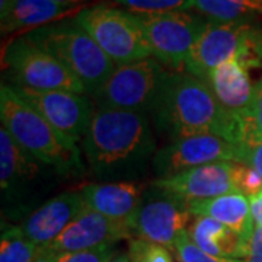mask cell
<instances>
[{"label":"cell","instance_id":"obj_1","mask_svg":"<svg viewBox=\"0 0 262 262\" xmlns=\"http://www.w3.org/2000/svg\"><path fill=\"white\" fill-rule=\"evenodd\" d=\"M82 149L99 182L141 181L158 151L149 115L118 110H95Z\"/></svg>","mask_w":262,"mask_h":262},{"label":"cell","instance_id":"obj_2","mask_svg":"<svg viewBox=\"0 0 262 262\" xmlns=\"http://www.w3.org/2000/svg\"><path fill=\"white\" fill-rule=\"evenodd\" d=\"M150 120L170 141L219 136L242 146V127L217 102L208 84L185 72H170Z\"/></svg>","mask_w":262,"mask_h":262},{"label":"cell","instance_id":"obj_3","mask_svg":"<svg viewBox=\"0 0 262 262\" xmlns=\"http://www.w3.org/2000/svg\"><path fill=\"white\" fill-rule=\"evenodd\" d=\"M0 121L20 149L61 177L83 170L76 143L63 137L12 84L0 88Z\"/></svg>","mask_w":262,"mask_h":262},{"label":"cell","instance_id":"obj_4","mask_svg":"<svg viewBox=\"0 0 262 262\" xmlns=\"http://www.w3.org/2000/svg\"><path fill=\"white\" fill-rule=\"evenodd\" d=\"M31 42L56 57L80 80L86 95L96 94L117 69L76 19H61L25 34Z\"/></svg>","mask_w":262,"mask_h":262},{"label":"cell","instance_id":"obj_5","mask_svg":"<svg viewBox=\"0 0 262 262\" xmlns=\"http://www.w3.org/2000/svg\"><path fill=\"white\" fill-rule=\"evenodd\" d=\"M237 58L248 69L262 66V34L252 24L210 20L189 51L184 70L206 80L215 67Z\"/></svg>","mask_w":262,"mask_h":262},{"label":"cell","instance_id":"obj_6","mask_svg":"<svg viewBox=\"0 0 262 262\" xmlns=\"http://www.w3.org/2000/svg\"><path fill=\"white\" fill-rule=\"evenodd\" d=\"M169 75L168 67L155 57L118 66L102 88L91 96V101L96 110L133 111L150 117Z\"/></svg>","mask_w":262,"mask_h":262},{"label":"cell","instance_id":"obj_7","mask_svg":"<svg viewBox=\"0 0 262 262\" xmlns=\"http://www.w3.org/2000/svg\"><path fill=\"white\" fill-rule=\"evenodd\" d=\"M75 19L117 67L151 57V50L137 15L128 10L95 5L79 10Z\"/></svg>","mask_w":262,"mask_h":262},{"label":"cell","instance_id":"obj_8","mask_svg":"<svg viewBox=\"0 0 262 262\" xmlns=\"http://www.w3.org/2000/svg\"><path fill=\"white\" fill-rule=\"evenodd\" d=\"M54 175L61 177L56 169L34 159L25 153L13 141L9 133L2 127L0 130V187L2 200L6 204V211L10 217L19 219L25 210L32 206L35 192L47 187L46 179Z\"/></svg>","mask_w":262,"mask_h":262},{"label":"cell","instance_id":"obj_9","mask_svg":"<svg viewBox=\"0 0 262 262\" xmlns=\"http://www.w3.org/2000/svg\"><path fill=\"white\" fill-rule=\"evenodd\" d=\"M12 84L37 91H66L86 95L83 84L56 57L31 42L27 35L13 38L3 51Z\"/></svg>","mask_w":262,"mask_h":262},{"label":"cell","instance_id":"obj_10","mask_svg":"<svg viewBox=\"0 0 262 262\" xmlns=\"http://www.w3.org/2000/svg\"><path fill=\"white\" fill-rule=\"evenodd\" d=\"M189 203L160 188L149 187L127 225L136 237L173 249L178 237L189 227Z\"/></svg>","mask_w":262,"mask_h":262},{"label":"cell","instance_id":"obj_11","mask_svg":"<svg viewBox=\"0 0 262 262\" xmlns=\"http://www.w3.org/2000/svg\"><path fill=\"white\" fill-rule=\"evenodd\" d=\"M151 57L173 72L184 69L189 51L206 29V16L184 12H169L160 15H137Z\"/></svg>","mask_w":262,"mask_h":262},{"label":"cell","instance_id":"obj_12","mask_svg":"<svg viewBox=\"0 0 262 262\" xmlns=\"http://www.w3.org/2000/svg\"><path fill=\"white\" fill-rule=\"evenodd\" d=\"M244 147L219 136H196L170 141L156 151L151 168L158 178H169L188 169L217 163H242Z\"/></svg>","mask_w":262,"mask_h":262},{"label":"cell","instance_id":"obj_13","mask_svg":"<svg viewBox=\"0 0 262 262\" xmlns=\"http://www.w3.org/2000/svg\"><path fill=\"white\" fill-rule=\"evenodd\" d=\"M29 105H32L67 140L77 143L94 118V102L83 94L66 91H37L20 84H12Z\"/></svg>","mask_w":262,"mask_h":262},{"label":"cell","instance_id":"obj_14","mask_svg":"<svg viewBox=\"0 0 262 262\" xmlns=\"http://www.w3.org/2000/svg\"><path fill=\"white\" fill-rule=\"evenodd\" d=\"M131 234L127 222L108 219L86 207L83 213L76 217L54 242L44 248L56 252L89 251L103 246H115L120 241L130 239Z\"/></svg>","mask_w":262,"mask_h":262},{"label":"cell","instance_id":"obj_15","mask_svg":"<svg viewBox=\"0 0 262 262\" xmlns=\"http://www.w3.org/2000/svg\"><path fill=\"white\" fill-rule=\"evenodd\" d=\"M234 162H217L179 172L169 178H156L153 187L181 196L188 203L237 192L233 179Z\"/></svg>","mask_w":262,"mask_h":262},{"label":"cell","instance_id":"obj_16","mask_svg":"<svg viewBox=\"0 0 262 262\" xmlns=\"http://www.w3.org/2000/svg\"><path fill=\"white\" fill-rule=\"evenodd\" d=\"M80 191H66L47 200L24 220L20 229L34 244L44 248L54 242L86 208Z\"/></svg>","mask_w":262,"mask_h":262},{"label":"cell","instance_id":"obj_17","mask_svg":"<svg viewBox=\"0 0 262 262\" xmlns=\"http://www.w3.org/2000/svg\"><path fill=\"white\" fill-rule=\"evenodd\" d=\"M248 70L241 60L233 58L215 67L204 80L223 111L241 127L252 106L255 95V84L251 82Z\"/></svg>","mask_w":262,"mask_h":262},{"label":"cell","instance_id":"obj_18","mask_svg":"<svg viewBox=\"0 0 262 262\" xmlns=\"http://www.w3.org/2000/svg\"><path fill=\"white\" fill-rule=\"evenodd\" d=\"M149 184L144 181L120 182H91L80 187L86 206L108 219L127 222L137 206Z\"/></svg>","mask_w":262,"mask_h":262},{"label":"cell","instance_id":"obj_19","mask_svg":"<svg viewBox=\"0 0 262 262\" xmlns=\"http://www.w3.org/2000/svg\"><path fill=\"white\" fill-rule=\"evenodd\" d=\"M189 210L194 217H210L230 227L249 245L255 230L249 196L241 192H230L210 200L189 203Z\"/></svg>","mask_w":262,"mask_h":262},{"label":"cell","instance_id":"obj_20","mask_svg":"<svg viewBox=\"0 0 262 262\" xmlns=\"http://www.w3.org/2000/svg\"><path fill=\"white\" fill-rule=\"evenodd\" d=\"M188 234L201 251L217 258L245 259L248 252V244L241 234L210 217H195Z\"/></svg>","mask_w":262,"mask_h":262},{"label":"cell","instance_id":"obj_21","mask_svg":"<svg viewBox=\"0 0 262 262\" xmlns=\"http://www.w3.org/2000/svg\"><path fill=\"white\" fill-rule=\"evenodd\" d=\"M70 10L53 0H9L6 9L0 12L2 34L44 27L57 22Z\"/></svg>","mask_w":262,"mask_h":262},{"label":"cell","instance_id":"obj_22","mask_svg":"<svg viewBox=\"0 0 262 262\" xmlns=\"http://www.w3.org/2000/svg\"><path fill=\"white\" fill-rule=\"evenodd\" d=\"M194 8L217 22L252 24L262 18V0H194Z\"/></svg>","mask_w":262,"mask_h":262},{"label":"cell","instance_id":"obj_23","mask_svg":"<svg viewBox=\"0 0 262 262\" xmlns=\"http://www.w3.org/2000/svg\"><path fill=\"white\" fill-rule=\"evenodd\" d=\"M41 246L24 234L20 226L3 225L0 241V262H35Z\"/></svg>","mask_w":262,"mask_h":262},{"label":"cell","instance_id":"obj_24","mask_svg":"<svg viewBox=\"0 0 262 262\" xmlns=\"http://www.w3.org/2000/svg\"><path fill=\"white\" fill-rule=\"evenodd\" d=\"M115 255V246H103L77 252H56L41 248L35 262H111Z\"/></svg>","mask_w":262,"mask_h":262},{"label":"cell","instance_id":"obj_25","mask_svg":"<svg viewBox=\"0 0 262 262\" xmlns=\"http://www.w3.org/2000/svg\"><path fill=\"white\" fill-rule=\"evenodd\" d=\"M134 15H160L194 8V0H114Z\"/></svg>","mask_w":262,"mask_h":262},{"label":"cell","instance_id":"obj_26","mask_svg":"<svg viewBox=\"0 0 262 262\" xmlns=\"http://www.w3.org/2000/svg\"><path fill=\"white\" fill-rule=\"evenodd\" d=\"M262 143V79L255 84L252 106L242 124V146L251 147Z\"/></svg>","mask_w":262,"mask_h":262},{"label":"cell","instance_id":"obj_27","mask_svg":"<svg viewBox=\"0 0 262 262\" xmlns=\"http://www.w3.org/2000/svg\"><path fill=\"white\" fill-rule=\"evenodd\" d=\"M127 253L130 262H173L168 248L140 237L130 239Z\"/></svg>","mask_w":262,"mask_h":262},{"label":"cell","instance_id":"obj_28","mask_svg":"<svg viewBox=\"0 0 262 262\" xmlns=\"http://www.w3.org/2000/svg\"><path fill=\"white\" fill-rule=\"evenodd\" d=\"M173 251L177 253L179 262H245V259H225L208 255L191 241L188 230L179 236L173 246Z\"/></svg>","mask_w":262,"mask_h":262},{"label":"cell","instance_id":"obj_29","mask_svg":"<svg viewBox=\"0 0 262 262\" xmlns=\"http://www.w3.org/2000/svg\"><path fill=\"white\" fill-rule=\"evenodd\" d=\"M233 179L236 191L246 196L255 195L262 189V177L251 166L234 163Z\"/></svg>","mask_w":262,"mask_h":262},{"label":"cell","instance_id":"obj_30","mask_svg":"<svg viewBox=\"0 0 262 262\" xmlns=\"http://www.w3.org/2000/svg\"><path fill=\"white\" fill-rule=\"evenodd\" d=\"M245 262H262V229L255 226L251 241L248 245V252Z\"/></svg>","mask_w":262,"mask_h":262},{"label":"cell","instance_id":"obj_31","mask_svg":"<svg viewBox=\"0 0 262 262\" xmlns=\"http://www.w3.org/2000/svg\"><path fill=\"white\" fill-rule=\"evenodd\" d=\"M242 163L253 168L262 177V143L251 146V147H244Z\"/></svg>","mask_w":262,"mask_h":262},{"label":"cell","instance_id":"obj_32","mask_svg":"<svg viewBox=\"0 0 262 262\" xmlns=\"http://www.w3.org/2000/svg\"><path fill=\"white\" fill-rule=\"evenodd\" d=\"M251 201V211H252L253 223L256 227L262 229V189L255 195L249 196Z\"/></svg>","mask_w":262,"mask_h":262},{"label":"cell","instance_id":"obj_33","mask_svg":"<svg viewBox=\"0 0 262 262\" xmlns=\"http://www.w3.org/2000/svg\"><path fill=\"white\" fill-rule=\"evenodd\" d=\"M53 2H56V3L61 5V6H66L69 9H75L79 5H83V3L89 2V0H53Z\"/></svg>","mask_w":262,"mask_h":262},{"label":"cell","instance_id":"obj_34","mask_svg":"<svg viewBox=\"0 0 262 262\" xmlns=\"http://www.w3.org/2000/svg\"><path fill=\"white\" fill-rule=\"evenodd\" d=\"M111 262H130V258H128V253L125 252H117V255L113 258Z\"/></svg>","mask_w":262,"mask_h":262}]
</instances>
